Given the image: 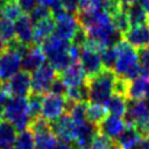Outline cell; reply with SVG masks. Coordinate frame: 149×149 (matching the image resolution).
Wrapping results in <instances>:
<instances>
[{
  "label": "cell",
  "mask_w": 149,
  "mask_h": 149,
  "mask_svg": "<svg viewBox=\"0 0 149 149\" xmlns=\"http://www.w3.org/2000/svg\"><path fill=\"white\" fill-rule=\"evenodd\" d=\"M148 92H149V79L139 76L137 78L128 81L126 97L128 100H141L147 97Z\"/></svg>",
  "instance_id": "cell-16"
},
{
  "label": "cell",
  "mask_w": 149,
  "mask_h": 149,
  "mask_svg": "<svg viewBox=\"0 0 149 149\" xmlns=\"http://www.w3.org/2000/svg\"><path fill=\"white\" fill-rule=\"evenodd\" d=\"M141 141H142V136L135 129V127L126 125L125 130L115 140V143L120 149H134L140 146Z\"/></svg>",
  "instance_id": "cell-18"
},
{
  "label": "cell",
  "mask_w": 149,
  "mask_h": 149,
  "mask_svg": "<svg viewBox=\"0 0 149 149\" xmlns=\"http://www.w3.org/2000/svg\"><path fill=\"white\" fill-rule=\"evenodd\" d=\"M137 0H121V2L122 3H125V5H130V3H133V2H136Z\"/></svg>",
  "instance_id": "cell-43"
},
{
  "label": "cell",
  "mask_w": 149,
  "mask_h": 149,
  "mask_svg": "<svg viewBox=\"0 0 149 149\" xmlns=\"http://www.w3.org/2000/svg\"><path fill=\"white\" fill-rule=\"evenodd\" d=\"M12 97H27L31 93V76L29 72L19 71L3 87Z\"/></svg>",
  "instance_id": "cell-8"
},
{
  "label": "cell",
  "mask_w": 149,
  "mask_h": 149,
  "mask_svg": "<svg viewBox=\"0 0 149 149\" xmlns=\"http://www.w3.org/2000/svg\"><path fill=\"white\" fill-rule=\"evenodd\" d=\"M16 137V128L14 125L3 116L0 118V148L5 149L12 147L15 143Z\"/></svg>",
  "instance_id": "cell-20"
},
{
  "label": "cell",
  "mask_w": 149,
  "mask_h": 149,
  "mask_svg": "<svg viewBox=\"0 0 149 149\" xmlns=\"http://www.w3.org/2000/svg\"><path fill=\"white\" fill-rule=\"evenodd\" d=\"M78 28H79V24H78L76 16L66 13L56 20L55 35L62 40L71 42V40H72L73 35L76 34V31L78 30Z\"/></svg>",
  "instance_id": "cell-13"
},
{
  "label": "cell",
  "mask_w": 149,
  "mask_h": 149,
  "mask_svg": "<svg viewBox=\"0 0 149 149\" xmlns=\"http://www.w3.org/2000/svg\"><path fill=\"white\" fill-rule=\"evenodd\" d=\"M21 9L19 8V6L16 5V2H8L5 1L1 5V10H0V16L8 19L10 21H15L20 15H21Z\"/></svg>",
  "instance_id": "cell-29"
},
{
  "label": "cell",
  "mask_w": 149,
  "mask_h": 149,
  "mask_svg": "<svg viewBox=\"0 0 149 149\" xmlns=\"http://www.w3.org/2000/svg\"><path fill=\"white\" fill-rule=\"evenodd\" d=\"M97 128H98L99 133H101L102 135H105V136L109 137L111 140L115 141L119 137V135L125 130L126 122H125L123 118L108 114L100 122V125Z\"/></svg>",
  "instance_id": "cell-14"
},
{
  "label": "cell",
  "mask_w": 149,
  "mask_h": 149,
  "mask_svg": "<svg viewBox=\"0 0 149 149\" xmlns=\"http://www.w3.org/2000/svg\"><path fill=\"white\" fill-rule=\"evenodd\" d=\"M22 56L15 51L7 50L0 56V79L8 81L15 73L19 72L21 66Z\"/></svg>",
  "instance_id": "cell-9"
},
{
  "label": "cell",
  "mask_w": 149,
  "mask_h": 149,
  "mask_svg": "<svg viewBox=\"0 0 149 149\" xmlns=\"http://www.w3.org/2000/svg\"><path fill=\"white\" fill-rule=\"evenodd\" d=\"M68 92V86L65 85V83L62 80V78L59 76L56 77V79L52 81L50 88H49V93L56 94V95H62L65 97Z\"/></svg>",
  "instance_id": "cell-35"
},
{
  "label": "cell",
  "mask_w": 149,
  "mask_h": 149,
  "mask_svg": "<svg viewBox=\"0 0 149 149\" xmlns=\"http://www.w3.org/2000/svg\"><path fill=\"white\" fill-rule=\"evenodd\" d=\"M55 19L52 16L34 23V44L41 45L48 37H50L55 31Z\"/></svg>",
  "instance_id": "cell-19"
},
{
  "label": "cell",
  "mask_w": 149,
  "mask_h": 149,
  "mask_svg": "<svg viewBox=\"0 0 149 149\" xmlns=\"http://www.w3.org/2000/svg\"><path fill=\"white\" fill-rule=\"evenodd\" d=\"M127 15H128V19H129V23L133 27L144 24V23H149V15L140 6V3L137 1L127 6Z\"/></svg>",
  "instance_id": "cell-22"
},
{
  "label": "cell",
  "mask_w": 149,
  "mask_h": 149,
  "mask_svg": "<svg viewBox=\"0 0 149 149\" xmlns=\"http://www.w3.org/2000/svg\"><path fill=\"white\" fill-rule=\"evenodd\" d=\"M108 115V112L102 104H97V102H90L87 105V121L98 127L100 122Z\"/></svg>",
  "instance_id": "cell-23"
},
{
  "label": "cell",
  "mask_w": 149,
  "mask_h": 149,
  "mask_svg": "<svg viewBox=\"0 0 149 149\" xmlns=\"http://www.w3.org/2000/svg\"><path fill=\"white\" fill-rule=\"evenodd\" d=\"M139 54V63H140V73L142 77L149 79V50L140 49L137 50Z\"/></svg>",
  "instance_id": "cell-32"
},
{
  "label": "cell",
  "mask_w": 149,
  "mask_h": 149,
  "mask_svg": "<svg viewBox=\"0 0 149 149\" xmlns=\"http://www.w3.org/2000/svg\"><path fill=\"white\" fill-rule=\"evenodd\" d=\"M7 51V42L3 41L1 37H0V56Z\"/></svg>",
  "instance_id": "cell-42"
},
{
  "label": "cell",
  "mask_w": 149,
  "mask_h": 149,
  "mask_svg": "<svg viewBox=\"0 0 149 149\" xmlns=\"http://www.w3.org/2000/svg\"><path fill=\"white\" fill-rule=\"evenodd\" d=\"M111 20H112V23L115 27V29L125 35L129 30V27H130L129 19H128V15H127V5L123 3L121 10H119L116 14H114L111 17Z\"/></svg>",
  "instance_id": "cell-25"
},
{
  "label": "cell",
  "mask_w": 149,
  "mask_h": 149,
  "mask_svg": "<svg viewBox=\"0 0 149 149\" xmlns=\"http://www.w3.org/2000/svg\"><path fill=\"white\" fill-rule=\"evenodd\" d=\"M100 48L92 41H87L86 45L81 48L79 63L86 74V78L93 77L104 70L101 57H100Z\"/></svg>",
  "instance_id": "cell-4"
},
{
  "label": "cell",
  "mask_w": 149,
  "mask_h": 149,
  "mask_svg": "<svg viewBox=\"0 0 149 149\" xmlns=\"http://www.w3.org/2000/svg\"><path fill=\"white\" fill-rule=\"evenodd\" d=\"M139 148L140 149H149V136L142 137V141H141Z\"/></svg>",
  "instance_id": "cell-40"
},
{
  "label": "cell",
  "mask_w": 149,
  "mask_h": 149,
  "mask_svg": "<svg viewBox=\"0 0 149 149\" xmlns=\"http://www.w3.org/2000/svg\"><path fill=\"white\" fill-rule=\"evenodd\" d=\"M114 149H120V148H119V147L116 146V143H115V148H114Z\"/></svg>",
  "instance_id": "cell-48"
},
{
  "label": "cell",
  "mask_w": 149,
  "mask_h": 149,
  "mask_svg": "<svg viewBox=\"0 0 149 149\" xmlns=\"http://www.w3.org/2000/svg\"><path fill=\"white\" fill-rule=\"evenodd\" d=\"M87 41H88V36H87L86 30L79 26L78 30L76 31V34L73 35V37L71 40V44L77 47V48H79V49H81V48H84L86 45Z\"/></svg>",
  "instance_id": "cell-34"
},
{
  "label": "cell",
  "mask_w": 149,
  "mask_h": 149,
  "mask_svg": "<svg viewBox=\"0 0 149 149\" xmlns=\"http://www.w3.org/2000/svg\"><path fill=\"white\" fill-rule=\"evenodd\" d=\"M116 78L118 77L114 71L108 69H104L98 74L86 78L88 88V101L105 105V102L114 93Z\"/></svg>",
  "instance_id": "cell-1"
},
{
  "label": "cell",
  "mask_w": 149,
  "mask_h": 149,
  "mask_svg": "<svg viewBox=\"0 0 149 149\" xmlns=\"http://www.w3.org/2000/svg\"><path fill=\"white\" fill-rule=\"evenodd\" d=\"M5 149H16L15 147H8V148H5Z\"/></svg>",
  "instance_id": "cell-46"
},
{
  "label": "cell",
  "mask_w": 149,
  "mask_h": 149,
  "mask_svg": "<svg viewBox=\"0 0 149 149\" xmlns=\"http://www.w3.org/2000/svg\"><path fill=\"white\" fill-rule=\"evenodd\" d=\"M55 149H74V147H73V144H71V143H66V142H58L57 143V146L55 147Z\"/></svg>",
  "instance_id": "cell-39"
},
{
  "label": "cell",
  "mask_w": 149,
  "mask_h": 149,
  "mask_svg": "<svg viewBox=\"0 0 149 149\" xmlns=\"http://www.w3.org/2000/svg\"><path fill=\"white\" fill-rule=\"evenodd\" d=\"M15 38L26 45L34 44V23L28 14H21L14 21Z\"/></svg>",
  "instance_id": "cell-10"
},
{
  "label": "cell",
  "mask_w": 149,
  "mask_h": 149,
  "mask_svg": "<svg viewBox=\"0 0 149 149\" xmlns=\"http://www.w3.org/2000/svg\"><path fill=\"white\" fill-rule=\"evenodd\" d=\"M2 116L10 121L16 130H26L30 123L27 97H9L5 105Z\"/></svg>",
  "instance_id": "cell-3"
},
{
  "label": "cell",
  "mask_w": 149,
  "mask_h": 149,
  "mask_svg": "<svg viewBox=\"0 0 149 149\" xmlns=\"http://www.w3.org/2000/svg\"><path fill=\"white\" fill-rule=\"evenodd\" d=\"M0 10H1V3H0Z\"/></svg>",
  "instance_id": "cell-49"
},
{
  "label": "cell",
  "mask_w": 149,
  "mask_h": 149,
  "mask_svg": "<svg viewBox=\"0 0 149 149\" xmlns=\"http://www.w3.org/2000/svg\"><path fill=\"white\" fill-rule=\"evenodd\" d=\"M45 64V55L40 45H30L21 58V68L26 72H34Z\"/></svg>",
  "instance_id": "cell-12"
},
{
  "label": "cell",
  "mask_w": 149,
  "mask_h": 149,
  "mask_svg": "<svg viewBox=\"0 0 149 149\" xmlns=\"http://www.w3.org/2000/svg\"><path fill=\"white\" fill-rule=\"evenodd\" d=\"M29 16H30L33 23H36V22H38L41 20H44V19H47L49 16H52V15H51V10L48 7H45L43 5H37L34 8V10L29 14Z\"/></svg>",
  "instance_id": "cell-33"
},
{
  "label": "cell",
  "mask_w": 149,
  "mask_h": 149,
  "mask_svg": "<svg viewBox=\"0 0 149 149\" xmlns=\"http://www.w3.org/2000/svg\"><path fill=\"white\" fill-rule=\"evenodd\" d=\"M28 100V111H29V116L30 121L37 116H40L42 112V101H43V95L36 94V93H30L29 97L27 98Z\"/></svg>",
  "instance_id": "cell-28"
},
{
  "label": "cell",
  "mask_w": 149,
  "mask_h": 149,
  "mask_svg": "<svg viewBox=\"0 0 149 149\" xmlns=\"http://www.w3.org/2000/svg\"><path fill=\"white\" fill-rule=\"evenodd\" d=\"M59 77L65 83L68 88L83 85L86 81V74H85V72H84L79 61L72 63L69 68H66L63 72H61Z\"/></svg>",
  "instance_id": "cell-15"
},
{
  "label": "cell",
  "mask_w": 149,
  "mask_h": 149,
  "mask_svg": "<svg viewBox=\"0 0 149 149\" xmlns=\"http://www.w3.org/2000/svg\"><path fill=\"white\" fill-rule=\"evenodd\" d=\"M56 70L50 64H43L31 73V93L44 95L49 93L52 81L56 79Z\"/></svg>",
  "instance_id": "cell-5"
},
{
  "label": "cell",
  "mask_w": 149,
  "mask_h": 149,
  "mask_svg": "<svg viewBox=\"0 0 149 149\" xmlns=\"http://www.w3.org/2000/svg\"><path fill=\"white\" fill-rule=\"evenodd\" d=\"M123 40L134 49H146L149 45V23L134 26L123 35Z\"/></svg>",
  "instance_id": "cell-11"
},
{
  "label": "cell",
  "mask_w": 149,
  "mask_h": 149,
  "mask_svg": "<svg viewBox=\"0 0 149 149\" xmlns=\"http://www.w3.org/2000/svg\"><path fill=\"white\" fill-rule=\"evenodd\" d=\"M127 102H128V99L126 97L118 93H113L111 98L105 102V107L108 114L123 118L127 112Z\"/></svg>",
  "instance_id": "cell-21"
},
{
  "label": "cell",
  "mask_w": 149,
  "mask_h": 149,
  "mask_svg": "<svg viewBox=\"0 0 149 149\" xmlns=\"http://www.w3.org/2000/svg\"><path fill=\"white\" fill-rule=\"evenodd\" d=\"M15 2L21 9L22 14H30L34 10V8L37 6L36 0H16Z\"/></svg>",
  "instance_id": "cell-37"
},
{
  "label": "cell",
  "mask_w": 149,
  "mask_h": 149,
  "mask_svg": "<svg viewBox=\"0 0 149 149\" xmlns=\"http://www.w3.org/2000/svg\"><path fill=\"white\" fill-rule=\"evenodd\" d=\"M137 2L140 3V6L147 12V14L149 15V0H137Z\"/></svg>",
  "instance_id": "cell-41"
},
{
  "label": "cell",
  "mask_w": 149,
  "mask_h": 149,
  "mask_svg": "<svg viewBox=\"0 0 149 149\" xmlns=\"http://www.w3.org/2000/svg\"><path fill=\"white\" fill-rule=\"evenodd\" d=\"M118 61L113 69L116 77L125 80H133L140 74V63L137 50L122 40L118 45Z\"/></svg>",
  "instance_id": "cell-2"
},
{
  "label": "cell",
  "mask_w": 149,
  "mask_h": 149,
  "mask_svg": "<svg viewBox=\"0 0 149 149\" xmlns=\"http://www.w3.org/2000/svg\"><path fill=\"white\" fill-rule=\"evenodd\" d=\"M50 127H51V130L55 134V136L57 139H59L62 142H66V143H71V144L74 143L77 125L68 113H64L58 119L51 121Z\"/></svg>",
  "instance_id": "cell-6"
},
{
  "label": "cell",
  "mask_w": 149,
  "mask_h": 149,
  "mask_svg": "<svg viewBox=\"0 0 149 149\" xmlns=\"http://www.w3.org/2000/svg\"><path fill=\"white\" fill-rule=\"evenodd\" d=\"M0 37L9 42L15 38V29H14V22L0 16Z\"/></svg>",
  "instance_id": "cell-30"
},
{
  "label": "cell",
  "mask_w": 149,
  "mask_h": 149,
  "mask_svg": "<svg viewBox=\"0 0 149 149\" xmlns=\"http://www.w3.org/2000/svg\"><path fill=\"white\" fill-rule=\"evenodd\" d=\"M14 147L16 149H35V140L33 132L29 129L20 132L14 143Z\"/></svg>",
  "instance_id": "cell-27"
},
{
  "label": "cell",
  "mask_w": 149,
  "mask_h": 149,
  "mask_svg": "<svg viewBox=\"0 0 149 149\" xmlns=\"http://www.w3.org/2000/svg\"><path fill=\"white\" fill-rule=\"evenodd\" d=\"M3 87H5V85H3V81L0 79V91H2V90H3Z\"/></svg>",
  "instance_id": "cell-44"
},
{
  "label": "cell",
  "mask_w": 149,
  "mask_h": 149,
  "mask_svg": "<svg viewBox=\"0 0 149 149\" xmlns=\"http://www.w3.org/2000/svg\"><path fill=\"white\" fill-rule=\"evenodd\" d=\"M71 47V42L65 41L59 38L58 36H56L55 34L51 35L50 37H48L42 44H41V49L44 52L47 58H50L55 55H58L61 52L68 51Z\"/></svg>",
  "instance_id": "cell-17"
},
{
  "label": "cell",
  "mask_w": 149,
  "mask_h": 149,
  "mask_svg": "<svg viewBox=\"0 0 149 149\" xmlns=\"http://www.w3.org/2000/svg\"><path fill=\"white\" fill-rule=\"evenodd\" d=\"M114 148H115V141L97 132L92 139L90 149H114Z\"/></svg>",
  "instance_id": "cell-31"
},
{
  "label": "cell",
  "mask_w": 149,
  "mask_h": 149,
  "mask_svg": "<svg viewBox=\"0 0 149 149\" xmlns=\"http://www.w3.org/2000/svg\"><path fill=\"white\" fill-rule=\"evenodd\" d=\"M66 112V100L65 97L56 95L52 93H47L43 95L42 101V116L49 122L58 119Z\"/></svg>",
  "instance_id": "cell-7"
},
{
  "label": "cell",
  "mask_w": 149,
  "mask_h": 149,
  "mask_svg": "<svg viewBox=\"0 0 149 149\" xmlns=\"http://www.w3.org/2000/svg\"><path fill=\"white\" fill-rule=\"evenodd\" d=\"M61 1H62V6H63L64 10L68 14H71V15L76 16V14L80 9L81 0H61Z\"/></svg>",
  "instance_id": "cell-36"
},
{
  "label": "cell",
  "mask_w": 149,
  "mask_h": 149,
  "mask_svg": "<svg viewBox=\"0 0 149 149\" xmlns=\"http://www.w3.org/2000/svg\"><path fill=\"white\" fill-rule=\"evenodd\" d=\"M35 149H55L58 141L52 130H45L42 133L34 134Z\"/></svg>",
  "instance_id": "cell-24"
},
{
  "label": "cell",
  "mask_w": 149,
  "mask_h": 149,
  "mask_svg": "<svg viewBox=\"0 0 149 149\" xmlns=\"http://www.w3.org/2000/svg\"><path fill=\"white\" fill-rule=\"evenodd\" d=\"M3 2H5V0H0V3H1V5H2Z\"/></svg>",
  "instance_id": "cell-47"
},
{
  "label": "cell",
  "mask_w": 149,
  "mask_h": 149,
  "mask_svg": "<svg viewBox=\"0 0 149 149\" xmlns=\"http://www.w3.org/2000/svg\"><path fill=\"white\" fill-rule=\"evenodd\" d=\"M9 94H8V92L3 88L2 91H0V118H2V115H3V109H5V105H6V102H7V100H8V97Z\"/></svg>",
  "instance_id": "cell-38"
},
{
  "label": "cell",
  "mask_w": 149,
  "mask_h": 149,
  "mask_svg": "<svg viewBox=\"0 0 149 149\" xmlns=\"http://www.w3.org/2000/svg\"><path fill=\"white\" fill-rule=\"evenodd\" d=\"M118 56H119V51H118L116 45L115 47L102 48L100 50V57H101V62H102L104 69L113 70L114 66H115V63L118 61Z\"/></svg>",
  "instance_id": "cell-26"
},
{
  "label": "cell",
  "mask_w": 149,
  "mask_h": 149,
  "mask_svg": "<svg viewBox=\"0 0 149 149\" xmlns=\"http://www.w3.org/2000/svg\"><path fill=\"white\" fill-rule=\"evenodd\" d=\"M148 104H149V101H148Z\"/></svg>",
  "instance_id": "cell-51"
},
{
  "label": "cell",
  "mask_w": 149,
  "mask_h": 149,
  "mask_svg": "<svg viewBox=\"0 0 149 149\" xmlns=\"http://www.w3.org/2000/svg\"><path fill=\"white\" fill-rule=\"evenodd\" d=\"M148 50H149V45H148Z\"/></svg>",
  "instance_id": "cell-50"
},
{
  "label": "cell",
  "mask_w": 149,
  "mask_h": 149,
  "mask_svg": "<svg viewBox=\"0 0 149 149\" xmlns=\"http://www.w3.org/2000/svg\"><path fill=\"white\" fill-rule=\"evenodd\" d=\"M5 1H8V2H15L16 0H5Z\"/></svg>",
  "instance_id": "cell-45"
}]
</instances>
